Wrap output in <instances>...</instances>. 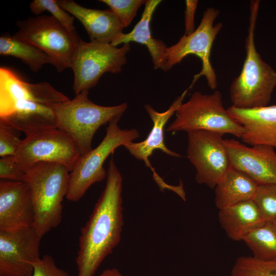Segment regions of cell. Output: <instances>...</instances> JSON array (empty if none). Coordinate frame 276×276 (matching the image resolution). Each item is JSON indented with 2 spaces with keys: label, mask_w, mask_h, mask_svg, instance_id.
Instances as JSON below:
<instances>
[{
  "label": "cell",
  "mask_w": 276,
  "mask_h": 276,
  "mask_svg": "<svg viewBox=\"0 0 276 276\" xmlns=\"http://www.w3.org/2000/svg\"><path fill=\"white\" fill-rule=\"evenodd\" d=\"M122 185L123 177L112 156L104 189L80 231L77 276H94L120 243L124 225Z\"/></svg>",
  "instance_id": "obj_1"
},
{
  "label": "cell",
  "mask_w": 276,
  "mask_h": 276,
  "mask_svg": "<svg viewBox=\"0 0 276 276\" xmlns=\"http://www.w3.org/2000/svg\"><path fill=\"white\" fill-rule=\"evenodd\" d=\"M260 1H250L247 35L245 39L246 56L242 70L232 81L229 94L232 106L250 109L268 105L276 87V71L265 62L257 52L255 31Z\"/></svg>",
  "instance_id": "obj_2"
},
{
  "label": "cell",
  "mask_w": 276,
  "mask_h": 276,
  "mask_svg": "<svg viewBox=\"0 0 276 276\" xmlns=\"http://www.w3.org/2000/svg\"><path fill=\"white\" fill-rule=\"evenodd\" d=\"M70 173L65 166L50 162L37 163L26 173L23 181L30 190L34 209L32 227L41 239L61 223Z\"/></svg>",
  "instance_id": "obj_3"
},
{
  "label": "cell",
  "mask_w": 276,
  "mask_h": 276,
  "mask_svg": "<svg viewBox=\"0 0 276 276\" xmlns=\"http://www.w3.org/2000/svg\"><path fill=\"white\" fill-rule=\"evenodd\" d=\"M88 94V90H83L73 99L51 107L57 128L72 138L81 155L92 150L93 139L98 129L114 118L122 117L128 107L126 103L112 106L98 105L89 99Z\"/></svg>",
  "instance_id": "obj_4"
},
{
  "label": "cell",
  "mask_w": 276,
  "mask_h": 276,
  "mask_svg": "<svg viewBox=\"0 0 276 276\" xmlns=\"http://www.w3.org/2000/svg\"><path fill=\"white\" fill-rule=\"evenodd\" d=\"M175 120L166 129L167 132L203 130L223 135L232 134L238 138L243 132L242 126L228 113L219 90L211 94L194 92L182 103L175 112Z\"/></svg>",
  "instance_id": "obj_5"
},
{
  "label": "cell",
  "mask_w": 276,
  "mask_h": 276,
  "mask_svg": "<svg viewBox=\"0 0 276 276\" xmlns=\"http://www.w3.org/2000/svg\"><path fill=\"white\" fill-rule=\"evenodd\" d=\"M121 118L117 117L109 122L106 134L96 148L79 157L70 173L66 196L68 200H79L93 185L106 178L103 164L108 156L118 147L132 142L140 136L136 129H121L118 125Z\"/></svg>",
  "instance_id": "obj_6"
},
{
  "label": "cell",
  "mask_w": 276,
  "mask_h": 276,
  "mask_svg": "<svg viewBox=\"0 0 276 276\" xmlns=\"http://www.w3.org/2000/svg\"><path fill=\"white\" fill-rule=\"evenodd\" d=\"M12 36L40 49L53 61L58 73L71 68L75 51L81 40L77 33H70L52 16L29 17L16 22Z\"/></svg>",
  "instance_id": "obj_7"
},
{
  "label": "cell",
  "mask_w": 276,
  "mask_h": 276,
  "mask_svg": "<svg viewBox=\"0 0 276 276\" xmlns=\"http://www.w3.org/2000/svg\"><path fill=\"white\" fill-rule=\"evenodd\" d=\"M130 43L121 47L110 43L86 42L81 39L74 53L71 68L74 73L73 89L76 95L94 87L106 73L121 72L126 63Z\"/></svg>",
  "instance_id": "obj_8"
},
{
  "label": "cell",
  "mask_w": 276,
  "mask_h": 276,
  "mask_svg": "<svg viewBox=\"0 0 276 276\" xmlns=\"http://www.w3.org/2000/svg\"><path fill=\"white\" fill-rule=\"evenodd\" d=\"M219 13L218 9L208 8L194 32L189 35H183L177 43L167 48L165 72L170 70L190 55H194L201 60V70L194 76L189 89L202 76L205 78L211 89H215L217 86V76L211 64L210 56L213 42L223 26L220 22L214 24Z\"/></svg>",
  "instance_id": "obj_9"
},
{
  "label": "cell",
  "mask_w": 276,
  "mask_h": 276,
  "mask_svg": "<svg viewBox=\"0 0 276 276\" xmlns=\"http://www.w3.org/2000/svg\"><path fill=\"white\" fill-rule=\"evenodd\" d=\"M223 135L197 130L188 132L187 156L196 170L195 180L214 189L231 167Z\"/></svg>",
  "instance_id": "obj_10"
},
{
  "label": "cell",
  "mask_w": 276,
  "mask_h": 276,
  "mask_svg": "<svg viewBox=\"0 0 276 276\" xmlns=\"http://www.w3.org/2000/svg\"><path fill=\"white\" fill-rule=\"evenodd\" d=\"M80 155L72 138L56 128L26 136L12 156L26 172L37 163L50 162L62 165L71 172Z\"/></svg>",
  "instance_id": "obj_11"
},
{
  "label": "cell",
  "mask_w": 276,
  "mask_h": 276,
  "mask_svg": "<svg viewBox=\"0 0 276 276\" xmlns=\"http://www.w3.org/2000/svg\"><path fill=\"white\" fill-rule=\"evenodd\" d=\"M41 239L32 227L0 231V275L31 276L41 258Z\"/></svg>",
  "instance_id": "obj_12"
},
{
  "label": "cell",
  "mask_w": 276,
  "mask_h": 276,
  "mask_svg": "<svg viewBox=\"0 0 276 276\" xmlns=\"http://www.w3.org/2000/svg\"><path fill=\"white\" fill-rule=\"evenodd\" d=\"M231 167L243 172L258 185H276V152L264 145L247 146L235 139H224Z\"/></svg>",
  "instance_id": "obj_13"
},
{
  "label": "cell",
  "mask_w": 276,
  "mask_h": 276,
  "mask_svg": "<svg viewBox=\"0 0 276 276\" xmlns=\"http://www.w3.org/2000/svg\"><path fill=\"white\" fill-rule=\"evenodd\" d=\"M34 216L32 197L26 183L1 179L0 231L32 227Z\"/></svg>",
  "instance_id": "obj_14"
},
{
  "label": "cell",
  "mask_w": 276,
  "mask_h": 276,
  "mask_svg": "<svg viewBox=\"0 0 276 276\" xmlns=\"http://www.w3.org/2000/svg\"><path fill=\"white\" fill-rule=\"evenodd\" d=\"M229 115L243 128L240 137L249 146L264 145L276 148V105L250 109L233 106L226 108Z\"/></svg>",
  "instance_id": "obj_15"
},
{
  "label": "cell",
  "mask_w": 276,
  "mask_h": 276,
  "mask_svg": "<svg viewBox=\"0 0 276 276\" xmlns=\"http://www.w3.org/2000/svg\"><path fill=\"white\" fill-rule=\"evenodd\" d=\"M189 89V88L186 89L164 112H157L151 105L145 104V109L153 123L152 129L145 140L137 143L130 142L124 146L134 158L143 160L146 166L150 167L154 174V177L156 175L158 176L149 160L154 151L160 150L167 155L176 157H181L180 154L171 151L166 146L164 132L166 123L182 103Z\"/></svg>",
  "instance_id": "obj_16"
},
{
  "label": "cell",
  "mask_w": 276,
  "mask_h": 276,
  "mask_svg": "<svg viewBox=\"0 0 276 276\" xmlns=\"http://www.w3.org/2000/svg\"><path fill=\"white\" fill-rule=\"evenodd\" d=\"M59 6L83 25L91 41L111 43L124 29L110 10L84 7L73 0H58Z\"/></svg>",
  "instance_id": "obj_17"
},
{
  "label": "cell",
  "mask_w": 276,
  "mask_h": 276,
  "mask_svg": "<svg viewBox=\"0 0 276 276\" xmlns=\"http://www.w3.org/2000/svg\"><path fill=\"white\" fill-rule=\"evenodd\" d=\"M161 2L160 0H146L141 18L134 28L129 33H122L111 44L118 46L135 42L146 45L151 57L154 68L165 71L167 47L162 40L153 37L150 29L153 14Z\"/></svg>",
  "instance_id": "obj_18"
},
{
  "label": "cell",
  "mask_w": 276,
  "mask_h": 276,
  "mask_svg": "<svg viewBox=\"0 0 276 276\" xmlns=\"http://www.w3.org/2000/svg\"><path fill=\"white\" fill-rule=\"evenodd\" d=\"M0 118L23 132L26 136L57 128L53 109L29 100L17 102L11 112Z\"/></svg>",
  "instance_id": "obj_19"
},
{
  "label": "cell",
  "mask_w": 276,
  "mask_h": 276,
  "mask_svg": "<svg viewBox=\"0 0 276 276\" xmlns=\"http://www.w3.org/2000/svg\"><path fill=\"white\" fill-rule=\"evenodd\" d=\"M219 210L218 220L221 227L227 237L235 241H242L249 232L266 221L254 200Z\"/></svg>",
  "instance_id": "obj_20"
},
{
  "label": "cell",
  "mask_w": 276,
  "mask_h": 276,
  "mask_svg": "<svg viewBox=\"0 0 276 276\" xmlns=\"http://www.w3.org/2000/svg\"><path fill=\"white\" fill-rule=\"evenodd\" d=\"M258 186L246 174L231 167L214 188L215 205L220 210L253 200Z\"/></svg>",
  "instance_id": "obj_21"
},
{
  "label": "cell",
  "mask_w": 276,
  "mask_h": 276,
  "mask_svg": "<svg viewBox=\"0 0 276 276\" xmlns=\"http://www.w3.org/2000/svg\"><path fill=\"white\" fill-rule=\"evenodd\" d=\"M0 54L19 59L34 73L45 64L54 65L52 59L40 49L9 34H3L0 37Z\"/></svg>",
  "instance_id": "obj_22"
},
{
  "label": "cell",
  "mask_w": 276,
  "mask_h": 276,
  "mask_svg": "<svg viewBox=\"0 0 276 276\" xmlns=\"http://www.w3.org/2000/svg\"><path fill=\"white\" fill-rule=\"evenodd\" d=\"M252 252V257L262 261H276V226L265 221L243 238Z\"/></svg>",
  "instance_id": "obj_23"
},
{
  "label": "cell",
  "mask_w": 276,
  "mask_h": 276,
  "mask_svg": "<svg viewBox=\"0 0 276 276\" xmlns=\"http://www.w3.org/2000/svg\"><path fill=\"white\" fill-rule=\"evenodd\" d=\"M230 276H276V261H262L252 256L238 258Z\"/></svg>",
  "instance_id": "obj_24"
},
{
  "label": "cell",
  "mask_w": 276,
  "mask_h": 276,
  "mask_svg": "<svg viewBox=\"0 0 276 276\" xmlns=\"http://www.w3.org/2000/svg\"><path fill=\"white\" fill-rule=\"evenodd\" d=\"M29 8L36 16L43 12H49L70 33H77L74 25V17L62 8L56 0H34L31 2Z\"/></svg>",
  "instance_id": "obj_25"
},
{
  "label": "cell",
  "mask_w": 276,
  "mask_h": 276,
  "mask_svg": "<svg viewBox=\"0 0 276 276\" xmlns=\"http://www.w3.org/2000/svg\"><path fill=\"white\" fill-rule=\"evenodd\" d=\"M253 200L266 221L276 219V185H259Z\"/></svg>",
  "instance_id": "obj_26"
},
{
  "label": "cell",
  "mask_w": 276,
  "mask_h": 276,
  "mask_svg": "<svg viewBox=\"0 0 276 276\" xmlns=\"http://www.w3.org/2000/svg\"><path fill=\"white\" fill-rule=\"evenodd\" d=\"M108 6L119 19L123 28L127 27L136 15L145 0H101Z\"/></svg>",
  "instance_id": "obj_27"
},
{
  "label": "cell",
  "mask_w": 276,
  "mask_h": 276,
  "mask_svg": "<svg viewBox=\"0 0 276 276\" xmlns=\"http://www.w3.org/2000/svg\"><path fill=\"white\" fill-rule=\"evenodd\" d=\"M21 131L7 121L0 118V156H13L18 149L22 140Z\"/></svg>",
  "instance_id": "obj_28"
},
{
  "label": "cell",
  "mask_w": 276,
  "mask_h": 276,
  "mask_svg": "<svg viewBox=\"0 0 276 276\" xmlns=\"http://www.w3.org/2000/svg\"><path fill=\"white\" fill-rule=\"evenodd\" d=\"M26 173V171L16 163L12 156H6L1 158V179L23 181Z\"/></svg>",
  "instance_id": "obj_29"
},
{
  "label": "cell",
  "mask_w": 276,
  "mask_h": 276,
  "mask_svg": "<svg viewBox=\"0 0 276 276\" xmlns=\"http://www.w3.org/2000/svg\"><path fill=\"white\" fill-rule=\"evenodd\" d=\"M34 271L31 276H70L69 273L58 267L54 258L45 255L33 264Z\"/></svg>",
  "instance_id": "obj_30"
},
{
  "label": "cell",
  "mask_w": 276,
  "mask_h": 276,
  "mask_svg": "<svg viewBox=\"0 0 276 276\" xmlns=\"http://www.w3.org/2000/svg\"><path fill=\"white\" fill-rule=\"evenodd\" d=\"M198 4L197 0L186 1V9L185 11L184 35H189L195 30L194 17Z\"/></svg>",
  "instance_id": "obj_31"
},
{
  "label": "cell",
  "mask_w": 276,
  "mask_h": 276,
  "mask_svg": "<svg viewBox=\"0 0 276 276\" xmlns=\"http://www.w3.org/2000/svg\"><path fill=\"white\" fill-rule=\"evenodd\" d=\"M99 276H124L119 270L114 268L104 270Z\"/></svg>",
  "instance_id": "obj_32"
},
{
  "label": "cell",
  "mask_w": 276,
  "mask_h": 276,
  "mask_svg": "<svg viewBox=\"0 0 276 276\" xmlns=\"http://www.w3.org/2000/svg\"><path fill=\"white\" fill-rule=\"evenodd\" d=\"M273 224L274 225L276 226V219L275 220H274L273 221H271Z\"/></svg>",
  "instance_id": "obj_33"
},
{
  "label": "cell",
  "mask_w": 276,
  "mask_h": 276,
  "mask_svg": "<svg viewBox=\"0 0 276 276\" xmlns=\"http://www.w3.org/2000/svg\"><path fill=\"white\" fill-rule=\"evenodd\" d=\"M0 276H4V275H0Z\"/></svg>",
  "instance_id": "obj_34"
}]
</instances>
